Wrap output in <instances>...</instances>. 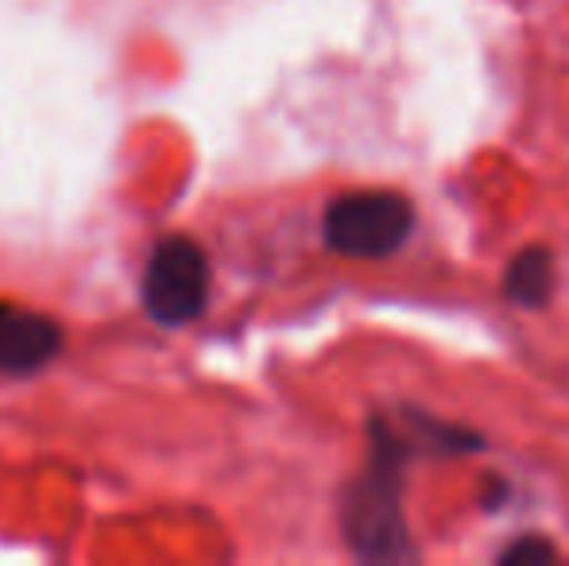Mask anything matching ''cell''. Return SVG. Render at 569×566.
<instances>
[{"mask_svg":"<svg viewBox=\"0 0 569 566\" xmlns=\"http://www.w3.org/2000/svg\"><path fill=\"white\" fill-rule=\"evenodd\" d=\"M419 443L403 419H368V461L341 497L345 544L365 563L415 559L403 520V469L419 458Z\"/></svg>","mask_w":569,"mask_h":566,"instance_id":"6da1fadb","label":"cell"},{"mask_svg":"<svg viewBox=\"0 0 569 566\" xmlns=\"http://www.w3.org/2000/svg\"><path fill=\"white\" fill-rule=\"evenodd\" d=\"M503 295L523 310L547 307L555 295V252L542 245H527L523 252H516L503 268Z\"/></svg>","mask_w":569,"mask_h":566,"instance_id":"5b68a950","label":"cell"},{"mask_svg":"<svg viewBox=\"0 0 569 566\" xmlns=\"http://www.w3.org/2000/svg\"><path fill=\"white\" fill-rule=\"evenodd\" d=\"M503 566H531V563H555L558 547L550 544L547 536H519L516 544H508L500 555H496Z\"/></svg>","mask_w":569,"mask_h":566,"instance_id":"8992f818","label":"cell"},{"mask_svg":"<svg viewBox=\"0 0 569 566\" xmlns=\"http://www.w3.org/2000/svg\"><path fill=\"white\" fill-rule=\"evenodd\" d=\"M415 221L411 198L396 190H352L326 206L322 237L326 249L345 260H383L411 241Z\"/></svg>","mask_w":569,"mask_h":566,"instance_id":"7a4b0ae2","label":"cell"},{"mask_svg":"<svg viewBox=\"0 0 569 566\" xmlns=\"http://www.w3.org/2000/svg\"><path fill=\"white\" fill-rule=\"evenodd\" d=\"M59 354L62 330L54 318L28 307H16V302H0V373L23 377V373L43 369Z\"/></svg>","mask_w":569,"mask_h":566,"instance_id":"277c9868","label":"cell"},{"mask_svg":"<svg viewBox=\"0 0 569 566\" xmlns=\"http://www.w3.org/2000/svg\"><path fill=\"white\" fill-rule=\"evenodd\" d=\"M210 299V260L190 237H163L143 268V307L156 322L187 326Z\"/></svg>","mask_w":569,"mask_h":566,"instance_id":"3957f363","label":"cell"}]
</instances>
